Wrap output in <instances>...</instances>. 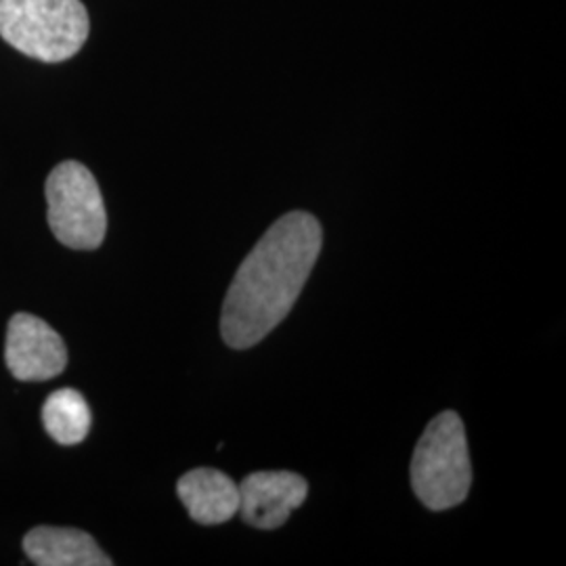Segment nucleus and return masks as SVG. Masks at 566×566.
Returning <instances> with one entry per match:
<instances>
[{"label":"nucleus","instance_id":"f03ea898","mask_svg":"<svg viewBox=\"0 0 566 566\" xmlns=\"http://www.w3.org/2000/svg\"><path fill=\"white\" fill-rule=\"evenodd\" d=\"M88 32V11L81 0H0V39L32 60H72Z\"/></svg>","mask_w":566,"mask_h":566},{"label":"nucleus","instance_id":"7ed1b4c3","mask_svg":"<svg viewBox=\"0 0 566 566\" xmlns=\"http://www.w3.org/2000/svg\"><path fill=\"white\" fill-rule=\"evenodd\" d=\"M411 485L426 507L439 512L462 504L472 485L464 422L455 411L437 416L411 460Z\"/></svg>","mask_w":566,"mask_h":566},{"label":"nucleus","instance_id":"6e6552de","mask_svg":"<svg viewBox=\"0 0 566 566\" xmlns=\"http://www.w3.org/2000/svg\"><path fill=\"white\" fill-rule=\"evenodd\" d=\"M23 552L39 566L112 565V558L81 528L36 526L23 537Z\"/></svg>","mask_w":566,"mask_h":566},{"label":"nucleus","instance_id":"1a4fd4ad","mask_svg":"<svg viewBox=\"0 0 566 566\" xmlns=\"http://www.w3.org/2000/svg\"><path fill=\"white\" fill-rule=\"evenodd\" d=\"M91 407L78 390L60 388L49 395L42 407L46 434L60 446H78L91 430Z\"/></svg>","mask_w":566,"mask_h":566},{"label":"nucleus","instance_id":"0eeeda50","mask_svg":"<svg viewBox=\"0 0 566 566\" xmlns=\"http://www.w3.org/2000/svg\"><path fill=\"white\" fill-rule=\"evenodd\" d=\"M177 493L189 516L200 525H223L240 512V489L214 468H196L182 474Z\"/></svg>","mask_w":566,"mask_h":566},{"label":"nucleus","instance_id":"39448f33","mask_svg":"<svg viewBox=\"0 0 566 566\" xmlns=\"http://www.w3.org/2000/svg\"><path fill=\"white\" fill-rule=\"evenodd\" d=\"M4 364L21 382H44L67 367V348L41 317L18 313L7 325Z\"/></svg>","mask_w":566,"mask_h":566},{"label":"nucleus","instance_id":"20e7f679","mask_svg":"<svg viewBox=\"0 0 566 566\" xmlns=\"http://www.w3.org/2000/svg\"><path fill=\"white\" fill-rule=\"evenodd\" d=\"M46 219L53 235L72 250H97L107 233V212L93 172L67 160L51 170L46 185Z\"/></svg>","mask_w":566,"mask_h":566},{"label":"nucleus","instance_id":"423d86ee","mask_svg":"<svg viewBox=\"0 0 566 566\" xmlns=\"http://www.w3.org/2000/svg\"><path fill=\"white\" fill-rule=\"evenodd\" d=\"M240 489V512L248 525L280 528L308 495V483L301 474L275 470L248 474Z\"/></svg>","mask_w":566,"mask_h":566},{"label":"nucleus","instance_id":"f257e3e1","mask_svg":"<svg viewBox=\"0 0 566 566\" xmlns=\"http://www.w3.org/2000/svg\"><path fill=\"white\" fill-rule=\"evenodd\" d=\"M322 252V224L290 212L269 227L240 264L224 296L221 334L231 348H250L282 324Z\"/></svg>","mask_w":566,"mask_h":566}]
</instances>
